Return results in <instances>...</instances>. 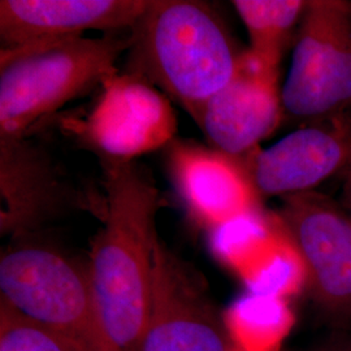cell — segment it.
Instances as JSON below:
<instances>
[{"mask_svg": "<svg viewBox=\"0 0 351 351\" xmlns=\"http://www.w3.org/2000/svg\"><path fill=\"white\" fill-rule=\"evenodd\" d=\"M99 159L106 211L90 252L88 277L110 336L121 350L138 351L150 311L162 198L141 164Z\"/></svg>", "mask_w": 351, "mask_h": 351, "instance_id": "cell-1", "label": "cell"}, {"mask_svg": "<svg viewBox=\"0 0 351 351\" xmlns=\"http://www.w3.org/2000/svg\"><path fill=\"white\" fill-rule=\"evenodd\" d=\"M130 37L124 72L159 88L194 121L243 53L219 14L197 0H149Z\"/></svg>", "mask_w": 351, "mask_h": 351, "instance_id": "cell-2", "label": "cell"}, {"mask_svg": "<svg viewBox=\"0 0 351 351\" xmlns=\"http://www.w3.org/2000/svg\"><path fill=\"white\" fill-rule=\"evenodd\" d=\"M130 32L42 39L0 50V136H21L119 73Z\"/></svg>", "mask_w": 351, "mask_h": 351, "instance_id": "cell-3", "label": "cell"}, {"mask_svg": "<svg viewBox=\"0 0 351 351\" xmlns=\"http://www.w3.org/2000/svg\"><path fill=\"white\" fill-rule=\"evenodd\" d=\"M0 298L75 351H123L98 310L88 265L55 249L21 245L0 259Z\"/></svg>", "mask_w": 351, "mask_h": 351, "instance_id": "cell-4", "label": "cell"}, {"mask_svg": "<svg viewBox=\"0 0 351 351\" xmlns=\"http://www.w3.org/2000/svg\"><path fill=\"white\" fill-rule=\"evenodd\" d=\"M281 99L297 117L324 116L350 104L351 12L346 4L307 3Z\"/></svg>", "mask_w": 351, "mask_h": 351, "instance_id": "cell-5", "label": "cell"}, {"mask_svg": "<svg viewBox=\"0 0 351 351\" xmlns=\"http://www.w3.org/2000/svg\"><path fill=\"white\" fill-rule=\"evenodd\" d=\"M104 194V193H103ZM98 199L40 142L0 136V230L24 236L75 211L98 213Z\"/></svg>", "mask_w": 351, "mask_h": 351, "instance_id": "cell-6", "label": "cell"}, {"mask_svg": "<svg viewBox=\"0 0 351 351\" xmlns=\"http://www.w3.org/2000/svg\"><path fill=\"white\" fill-rule=\"evenodd\" d=\"M138 351H229L226 326L204 277L159 237L150 311Z\"/></svg>", "mask_w": 351, "mask_h": 351, "instance_id": "cell-7", "label": "cell"}, {"mask_svg": "<svg viewBox=\"0 0 351 351\" xmlns=\"http://www.w3.org/2000/svg\"><path fill=\"white\" fill-rule=\"evenodd\" d=\"M78 133L99 158L128 162L167 149L176 139L177 116L159 88L119 72L101 86Z\"/></svg>", "mask_w": 351, "mask_h": 351, "instance_id": "cell-8", "label": "cell"}, {"mask_svg": "<svg viewBox=\"0 0 351 351\" xmlns=\"http://www.w3.org/2000/svg\"><path fill=\"white\" fill-rule=\"evenodd\" d=\"M280 221L317 302L351 316V217L310 191L282 198Z\"/></svg>", "mask_w": 351, "mask_h": 351, "instance_id": "cell-9", "label": "cell"}, {"mask_svg": "<svg viewBox=\"0 0 351 351\" xmlns=\"http://www.w3.org/2000/svg\"><path fill=\"white\" fill-rule=\"evenodd\" d=\"M281 110L278 71L264 66L247 50L234 75L203 106L195 123L213 149L234 159L272 133Z\"/></svg>", "mask_w": 351, "mask_h": 351, "instance_id": "cell-10", "label": "cell"}, {"mask_svg": "<svg viewBox=\"0 0 351 351\" xmlns=\"http://www.w3.org/2000/svg\"><path fill=\"white\" fill-rule=\"evenodd\" d=\"M167 165L177 194L202 226L224 228L255 213L258 191L250 176L226 154L175 139L167 147Z\"/></svg>", "mask_w": 351, "mask_h": 351, "instance_id": "cell-11", "label": "cell"}, {"mask_svg": "<svg viewBox=\"0 0 351 351\" xmlns=\"http://www.w3.org/2000/svg\"><path fill=\"white\" fill-rule=\"evenodd\" d=\"M149 0H1V49L42 39L132 30Z\"/></svg>", "mask_w": 351, "mask_h": 351, "instance_id": "cell-12", "label": "cell"}, {"mask_svg": "<svg viewBox=\"0 0 351 351\" xmlns=\"http://www.w3.org/2000/svg\"><path fill=\"white\" fill-rule=\"evenodd\" d=\"M351 159V145L337 132L303 128L252 156L247 175L258 193L288 197L307 193Z\"/></svg>", "mask_w": 351, "mask_h": 351, "instance_id": "cell-13", "label": "cell"}, {"mask_svg": "<svg viewBox=\"0 0 351 351\" xmlns=\"http://www.w3.org/2000/svg\"><path fill=\"white\" fill-rule=\"evenodd\" d=\"M233 7L250 37L251 55L278 71L281 51L290 30L306 11L301 0H236Z\"/></svg>", "mask_w": 351, "mask_h": 351, "instance_id": "cell-14", "label": "cell"}, {"mask_svg": "<svg viewBox=\"0 0 351 351\" xmlns=\"http://www.w3.org/2000/svg\"><path fill=\"white\" fill-rule=\"evenodd\" d=\"M0 351H75L0 298Z\"/></svg>", "mask_w": 351, "mask_h": 351, "instance_id": "cell-15", "label": "cell"}, {"mask_svg": "<svg viewBox=\"0 0 351 351\" xmlns=\"http://www.w3.org/2000/svg\"><path fill=\"white\" fill-rule=\"evenodd\" d=\"M346 194H348V199H349V207H350L351 213V171L350 175H349V180H348V191H346Z\"/></svg>", "mask_w": 351, "mask_h": 351, "instance_id": "cell-16", "label": "cell"}, {"mask_svg": "<svg viewBox=\"0 0 351 351\" xmlns=\"http://www.w3.org/2000/svg\"><path fill=\"white\" fill-rule=\"evenodd\" d=\"M333 351H351V345L350 346H346V348H341V349H337V350Z\"/></svg>", "mask_w": 351, "mask_h": 351, "instance_id": "cell-17", "label": "cell"}]
</instances>
